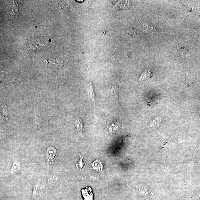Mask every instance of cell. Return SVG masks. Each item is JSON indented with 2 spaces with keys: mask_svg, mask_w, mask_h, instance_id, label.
I'll list each match as a JSON object with an SVG mask.
<instances>
[{
  "mask_svg": "<svg viewBox=\"0 0 200 200\" xmlns=\"http://www.w3.org/2000/svg\"><path fill=\"white\" fill-rule=\"evenodd\" d=\"M92 191V189L90 187H87L86 188L82 190V193L84 200H93V194Z\"/></svg>",
  "mask_w": 200,
  "mask_h": 200,
  "instance_id": "3",
  "label": "cell"
},
{
  "mask_svg": "<svg viewBox=\"0 0 200 200\" xmlns=\"http://www.w3.org/2000/svg\"><path fill=\"white\" fill-rule=\"evenodd\" d=\"M21 165L20 162L16 160L13 162L10 173L12 176H15L19 174L21 170Z\"/></svg>",
  "mask_w": 200,
  "mask_h": 200,
  "instance_id": "2",
  "label": "cell"
},
{
  "mask_svg": "<svg viewBox=\"0 0 200 200\" xmlns=\"http://www.w3.org/2000/svg\"><path fill=\"white\" fill-rule=\"evenodd\" d=\"M118 88L115 86H113L111 88L112 98L114 100H117L118 99Z\"/></svg>",
  "mask_w": 200,
  "mask_h": 200,
  "instance_id": "5",
  "label": "cell"
},
{
  "mask_svg": "<svg viewBox=\"0 0 200 200\" xmlns=\"http://www.w3.org/2000/svg\"><path fill=\"white\" fill-rule=\"evenodd\" d=\"M57 151L55 147H51L48 148L46 151V159L49 163L54 164L57 158Z\"/></svg>",
  "mask_w": 200,
  "mask_h": 200,
  "instance_id": "1",
  "label": "cell"
},
{
  "mask_svg": "<svg viewBox=\"0 0 200 200\" xmlns=\"http://www.w3.org/2000/svg\"><path fill=\"white\" fill-rule=\"evenodd\" d=\"M57 180V177L54 175H51L48 180V184L50 186H52L56 184Z\"/></svg>",
  "mask_w": 200,
  "mask_h": 200,
  "instance_id": "6",
  "label": "cell"
},
{
  "mask_svg": "<svg viewBox=\"0 0 200 200\" xmlns=\"http://www.w3.org/2000/svg\"><path fill=\"white\" fill-rule=\"evenodd\" d=\"M88 94L89 96H90L91 100L92 102L94 105H95V94L94 93V88H93V84L91 83H89L88 87Z\"/></svg>",
  "mask_w": 200,
  "mask_h": 200,
  "instance_id": "4",
  "label": "cell"
},
{
  "mask_svg": "<svg viewBox=\"0 0 200 200\" xmlns=\"http://www.w3.org/2000/svg\"><path fill=\"white\" fill-rule=\"evenodd\" d=\"M189 51L185 47H183L181 48L180 49V56L183 58H186L187 57Z\"/></svg>",
  "mask_w": 200,
  "mask_h": 200,
  "instance_id": "7",
  "label": "cell"
},
{
  "mask_svg": "<svg viewBox=\"0 0 200 200\" xmlns=\"http://www.w3.org/2000/svg\"><path fill=\"white\" fill-rule=\"evenodd\" d=\"M77 127L79 132H83V121L81 119H78L77 120Z\"/></svg>",
  "mask_w": 200,
  "mask_h": 200,
  "instance_id": "8",
  "label": "cell"
}]
</instances>
